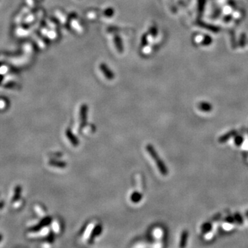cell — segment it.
I'll list each match as a JSON object with an SVG mask.
<instances>
[{
    "label": "cell",
    "instance_id": "1",
    "mask_svg": "<svg viewBox=\"0 0 248 248\" xmlns=\"http://www.w3.org/2000/svg\"><path fill=\"white\" fill-rule=\"evenodd\" d=\"M146 150L155 161L156 166L159 170V172L164 176L167 175V173H168V170H167V167L165 165V163L163 162L159 156V155L157 154L155 149L154 148V147L152 145H150V144H148V145L146 146Z\"/></svg>",
    "mask_w": 248,
    "mask_h": 248
},
{
    "label": "cell",
    "instance_id": "2",
    "mask_svg": "<svg viewBox=\"0 0 248 248\" xmlns=\"http://www.w3.org/2000/svg\"><path fill=\"white\" fill-rule=\"evenodd\" d=\"M87 120V106L83 104L80 109V128L85 126Z\"/></svg>",
    "mask_w": 248,
    "mask_h": 248
},
{
    "label": "cell",
    "instance_id": "3",
    "mask_svg": "<svg viewBox=\"0 0 248 248\" xmlns=\"http://www.w3.org/2000/svg\"><path fill=\"white\" fill-rule=\"evenodd\" d=\"M102 232V226L101 224H97V225L94 227V229L92 230L91 234H90V237H89V239H88V243H92L94 240L96 238V236H99V234H101Z\"/></svg>",
    "mask_w": 248,
    "mask_h": 248
},
{
    "label": "cell",
    "instance_id": "4",
    "mask_svg": "<svg viewBox=\"0 0 248 248\" xmlns=\"http://www.w3.org/2000/svg\"><path fill=\"white\" fill-rule=\"evenodd\" d=\"M66 135L68 137V140L70 141V143H72V145L75 147H77L79 146V141L78 139L77 138V137L74 135V134L72 132L71 130H70L69 128L66 130Z\"/></svg>",
    "mask_w": 248,
    "mask_h": 248
},
{
    "label": "cell",
    "instance_id": "5",
    "mask_svg": "<svg viewBox=\"0 0 248 248\" xmlns=\"http://www.w3.org/2000/svg\"><path fill=\"white\" fill-rule=\"evenodd\" d=\"M141 199H142V194L139 192H134L131 194V196H130V200H131L132 202L135 203H139Z\"/></svg>",
    "mask_w": 248,
    "mask_h": 248
},
{
    "label": "cell",
    "instance_id": "6",
    "mask_svg": "<svg viewBox=\"0 0 248 248\" xmlns=\"http://www.w3.org/2000/svg\"><path fill=\"white\" fill-rule=\"evenodd\" d=\"M187 236H188V233L187 231H183L181 234V238L180 241V247H185L186 244V241L187 239Z\"/></svg>",
    "mask_w": 248,
    "mask_h": 248
},
{
    "label": "cell",
    "instance_id": "7",
    "mask_svg": "<svg viewBox=\"0 0 248 248\" xmlns=\"http://www.w3.org/2000/svg\"><path fill=\"white\" fill-rule=\"evenodd\" d=\"M52 164L53 165H55V166H57V167H65L66 166V163H64V162H57V161H55V162H53L52 163Z\"/></svg>",
    "mask_w": 248,
    "mask_h": 248
}]
</instances>
